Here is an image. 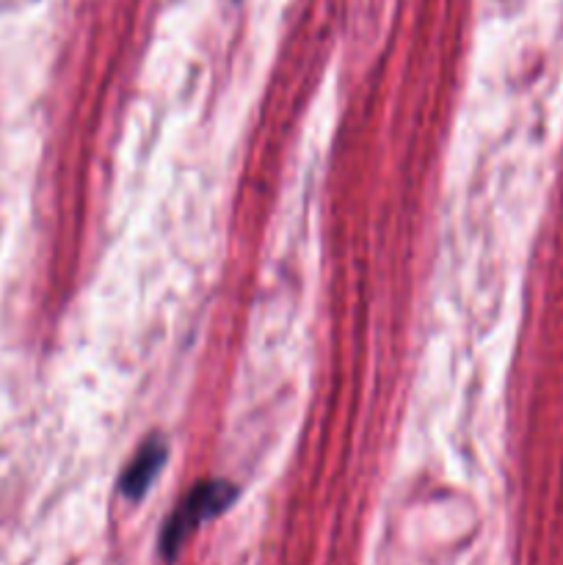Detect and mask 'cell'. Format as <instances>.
Here are the masks:
<instances>
[{
    "label": "cell",
    "mask_w": 563,
    "mask_h": 565,
    "mask_svg": "<svg viewBox=\"0 0 563 565\" xmlns=\"http://www.w3.org/2000/svg\"><path fill=\"white\" fill-rule=\"evenodd\" d=\"M166 456H169V447H166L163 439H149L141 450L136 452L127 469L121 472L119 491L130 502H138L149 491L152 480L158 478V472L163 469Z\"/></svg>",
    "instance_id": "2"
},
{
    "label": "cell",
    "mask_w": 563,
    "mask_h": 565,
    "mask_svg": "<svg viewBox=\"0 0 563 565\" xmlns=\"http://www.w3.org/2000/svg\"><path fill=\"white\" fill-rule=\"evenodd\" d=\"M237 489L224 480H208V483H199L185 500L180 502L174 513L166 522L163 533H160V552H163L166 561H174L177 552L182 550V544L188 541V535L204 524L208 519H215L219 513H224L226 508L235 502Z\"/></svg>",
    "instance_id": "1"
}]
</instances>
